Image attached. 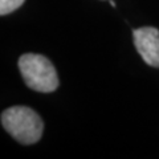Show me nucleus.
<instances>
[{"mask_svg": "<svg viewBox=\"0 0 159 159\" xmlns=\"http://www.w3.org/2000/svg\"><path fill=\"white\" fill-rule=\"evenodd\" d=\"M19 69L25 85L34 92L52 93L60 85L53 64L41 54H23L19 58Z\"/></svg>", "mask_w": 159, "mask_h": 159, "instance_id": "nucleus-2", "label": "nucleus"}, {"mask_svg": "<svg viewBox=\"0 0 159 159\" xmlns=\"http://www.w3.org/2000/svg\"><path fill=\"white\" fill-rule=\"evenodd\" d=\"M2 125L9 135L23 145L37 143L44 130L41 117L27 106H13L4 110Z\"/></svg>", "mask_w": 159, "mask_h": 159, "instance_id": "nucleus-1", "label": "nucleus"}, {"mask_svg": "<svg viewBox=\"0 0 159 159\" xmlns=\"http://www.w3.org/2000/svg\"><path fill=\"white\" fill-rule=\"evenodd\" d=\"M134 44L147 65L159 68V29L142 27L133 31Z\"/></svg>", "mask_w": 159, "mask_h": 159, "instance_id": "nucleus-3", "label": "nucleus"}, {"mask_svg": "<svg viewBox=\"0 0 159 159\" xmlns=\"http://www.w3.org/2000/svg\"><path fill=\"white\" fill-rule=\"evenodd\" d=\"M25 0H0V15L6 16V15L16 11L24 4Z\"/></svg>", "mask_w": 159, "mask_h": 159, "instance_id": "nucleus-4", "label": "nucleus"}, {"mask_svg": "<svg viewBox=\"0 0 159 159\" xmlns=\"http://www.w3.org/2000/svg\"><path fill=\"white\" fill-rule=\"evenodd\" d=\"M110 6H111V7H114V8L117 7V6H116V2H114V0H110Z\"/></svg>", "mask_w": 159, "mask_h": 159, "instance_id": "nucleus-5", "label": "nucleus"}]
</instances>
